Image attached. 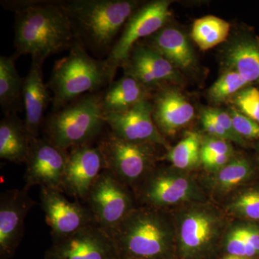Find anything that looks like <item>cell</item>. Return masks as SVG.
I'll return each instance as SVG.
<instances>
[{
	"instance_id": "obj_1",
	"label": "cell",
	"mask_w": 259,
	"mask_h": 259,
	"mask_svg": "<svg viewBox=\"0 0 259 259\" xmlns=\"http://www.w3.org/2000/svg\"><path fill=\"white\" fill-rule=\"evenodd\" d=\"M15 13L13 56L31 55L45 61L49 56L70 50L76 42L64 1H2Z\"/></svg>"
},
{
	"instance_id": "obj_2",
	"label": "cell",
	"mask_w": 259,
	"mask_h": 259,
	"mask_svg": "<svg viewBox=\"0 0 259 259\" xmlns=\"http://www.w3.org/2000/svg\"><path fill=\"white\" fill-rule=\"evenodd\" d=\"M76 40L94 57L106 59L141 3L135 0L64 1Z\"/></svg>"
},
{
	"instance_id": "obj_3",
	"label": "cell",
	"mask_w": 259,
	"mask_h": 259,
	"mask_svg": "<svg viewBox=\"0 0 259 259\" xmlns=\"http://www.w3.org/2000/svg\"><path fill=\"white\" fill-rule=\"evenodd\" d=\"M122 259H176L173 221L164 210L140 206L112 232Z\"/></svg>"
},
{
	"instance_id": "obj_4",
	"label": "cell",
	"mask_w": 259,
	"mask_h": 259,
	"mask_svg": "<svg viewBox=\"0 0 259 259\" xmlns=\"http://www.w3.org/2000/svg\"><path fill=\"white\" fill-rule=\"evenodd\" d=\"M113 81L105 59L90 55L76 40L69 54L56 61L47 83L53 95L52 111L87 94L101 92Z\"/></svg>"
},
{
	"instance_id": "obj_5",
	"label": "cell",
	"mask_w": 259,
	"mask_h": 259,
	"mask_svg": "<svg viewBox=\"0 0 259 259\" xmlns=\"http://www.w3.org/2000/svg\"><path fill=\"white\" fill-rule=\"evenodd\" d=\"M101 93L87 94L51 111L44 120L42 139L68 151L98 140L107 126Z\"/></svg>"
},
{
	"instance_id": "obj_6",
	"label": "cell",
	"mask_w": 259,
	"mask_h": 259,
	"mask_svg": "<svg viewBox=\"0 0 259 259\" xmlns=\"http://www.w3.org/2000/svg\"><path fill=\"white\" fill-rule=\"evenodd\" d=\"M176 258L211 259L219 252L226 223L223 214L205 202L185 206L173 221Z\"/></svg>"
},
{
	"instance_id": "obj_7",
	"label": "cell",
	"mask_w": 259,
	"mask_h": 259,
	"mask_svg": "<svg viewBox=\"0 0 259 259\" xmlns=\"http://www.w3.org/2000/svg\"><path fill=\"white\" fill-rule=\"evenodd\" d=\"M107 169L133 190L153 171L157 160L158 145L121 139L110 130L97 140Z\"/></svg>"
},
{
	"instance_id": "obj_8",
	"label": "cell",
	"mask_w": 259,
	"mask_h": 259,
	"mask_svg": "<svg viewBox=\"0 0 259 259\" xmlns=\"http://www.w3.org/2000/svg\"><path fill=\"white\" fill-rule=\"evenodd\" d=\"M141 206L164 210L179 204L205 202V195L193 178L175 168H158L134 190Z\"/></svg>"
},
{
	"instance_id": "obj_9",
	"label": "cell",
	"mask_w": 259,
	"mask_h": 259,
	"mask_svg": "<svg viewBox=\"0 0 259 259\" xmlns=\"http://www.w3.org/2000/svg\"><path fill=\"white\" fill-rule=\"evenodd\" d=\"M134 190L109 171L104 170L89 190L85 205L95 222L111 235L137 206Z\"/></svg>"
},
{
	"instance_id": "obj_10",
	"label": "cell",
	"mask_w": 259,
	"mask_h": 259,
	"mask_svg": "<svg viewBox=\"0 0 259 259\" xmlns=\"http://www.w3.org/2000/svg\"><path fill=\"white\" fill-rule=\"evenodd\" d=\"M172 2L156 0L139 6L124 25L105 62L115 78L130 51L142 38H147L166 26L171 16Z\"/></svg>"
},
{
	"instance_id": "obj_11",
	"label": "cell",
	"mask_w": 259,
	"mask_h": 259,
	"mask_svg": "<svg viewBox=\"0 0 259 259\" xmlns=\"http://www.w3.org/2000/svg\"><path fill=\"white\" fill-rule=\"evenodd\" d=\"M44 259H122L110 233L95 223L53 241Z\"/></svg>"
},
{
	"instance_id": "obj_12",
	"label": "cell",
	"mask_w": 259,
	"mask_h": 259,
	"mask_svg": "<svg viewBox=\"0 0 259 259\" xmlns=\"http://www.w3.org/2000/svg\"><path fill=\"white\" fill-rule=\"evenodd\" d=\"M69 151L54 146L47 140H32L25 164V185L30 190L34 186L63 192L62 185Z\"/></svg>"
},
{
	"instance_id": "obj_13",
	"label": "cell",
	"mask_w": 259,
	"mask_h": 259,
	"mask_svg": "<svg viewBox=\"0 0 259 259\" xmlns=\"http://www.w3.org/2000/svg\"><path fill=\"white\" fill-rule=\"evenodd\" d=\"M40 198L53 241L96 223L93 213L85 204L79 200L70 202L61 191L41 188Z\"/></svg>"
},
{
	"instance_id": "obj_14",
	"label": "cell",
	"mask_w": 259,
	"mask_h": 259,
	"mask_svg": "<svg viewBox=\"0 0 259 259\" xmlns=\"http://www.w3.org/2000/svg\"><path fill=\"white\" fill-rule=\"evenodd\" d=\"M28 190L13 189L0 195V258L14 255L25 232V220L35 205Z\"/></svg>"
},
{
	"instance_id": "obj_15",
	"label": "cell",
	"mask_w": 259,
	"mask_h": 259,
	"mask_svg": "<svg viewBox=\"0 0 259 259\" xmlns=\"http://www.w3.org/2000/svg\"><path fill=\"white\" fill-rule=\"evenodd\" d=\"M106 162L98 146L85 144L71 148L68 153L63 192L83 200L89 190L104 170Z\"/></svg>"
},
{
	"instance_id": "obj_16",
	"label": "cell",
	"mask_w": 259,
	"mask_h": 259,
	"mask_svg": "<svg viewBox=\"0 0 259 259\" xmlns=\"http://www.w3.org/2000/svg\"><path fill=\"white\" fill-rule=\"evenodd\" d=\"M151 100L140 102L125 111L105 115L108 129L116 136L125 141L150 143L168 148L166 139L162 136L153 121Z\"/></svg>"
},
{
	"instance_id": "obj_17",
	"label": "cell",
	"mask_w": 259,
	"mask_h": 259,
	"mask_svg": "<svg viewBox=\"0 0 259 259\" xmlns=\"http://www.w3.org/2000/svg\"><path fill=\"white\" fill-rule=\"evenodd\" d=\"M124 75L131 76L150 90L177 82L180 77L176 68L151 48L138 42L121 64Z\"/></svg>"
},
{
	"instance_id": "obj_18",
	"label": "cell",
	"mask_w": 259,
	"mask_h": 259,
	"mask_svg": "<svg viewBox=\"0 0 259 259\" xmlns=\"http://www.w3.org/2000/svg\"><path fill=\"white\" fill-rule=\"evenodd\" d=\"M44 61L32 59L28 74L23 78V105L25 123L32 140L39 139L45 120V112L53 97L44 82Z\"/></svg>"
},
{
	"instance_id": "obj_19",
	"label": "cell",
	"mask_w": 259,
	"mask_h": 259,
	"mask_svg": "<svg viewBox=\"0 0 259 259\" xmlns=\"http://www.w3.org/2000/svg\"><path fill=\"white\" fill-rule=\"evenodd\" d=\"M151 100L153 121L165 139L175 136L194 118V107L176 89H159Z\"/></svg>"
},
{
	"instance_id": "obj_20",
	"label": "cell",
	"mask_w": 259,
	"mask_h": 259,
	"mask_svg": "<svg viewBox=\"0 0 259 259\" xmlns=\"http://www.w3.org/2000/svg\"><path fill=\"white\" fill-rule=\"evenodd\" d=\"M144 45L161 54L175 68L189 69L195 63V55L184 32L172 27H163L145 40Z\"/></svg>"
},
{
	"instance_id": "obj_21",
	"label": "cell",
	"mask_w": 259,
	"mask_h": 259,
	"mask_svg": "<svg viewBox=\"0 0 259 259\" xmlns=\"http://www.w3.org/2000/svg\"><path fill=\"white\" fill-rule=\"evenodd\" d=\"M218 259H259V226L238 222L226 228Z\"/></svg>"
},
{
	"instance_id": "obj_22",
	"label": "cell",
	"mask_w": 259,
	"mask_h": 259,
	"mask_svg": "<svg viewBox=\"0 0 259 259\" xmlns=\"http://www.w3.org/2000/svg\"><path fill=\"white\" fill-rule=\"evenodd\" d=\"M151 90L131 76L124 75L113 81L101 93L104 114L125 111L136 104L153 98Z\"/></svg>"
},
{
	"instance_id": "obj_23",
	"label": "cell",
	"mask_w": 259,
	"mask_h": 259,
	"mask_svg": "<svg viewBox=\"0 0 259 259\" xmlns=\"http://www.w3.org/2000/svg\"><path fill=\"white\" fill-rule=\"evenodd\" d=\"M32 139L25 120L17 114L4 115L0 122V158L21 164L25 163Z\"/></svg>"
},
{
	"instance_id": "obj_24",
	"label": "cell",
	"mask_w": 259,
	"mask_h": 259,
	"mask_svg": "<svg viewBox=\"0 0 259 259\" xmlns=\"http://www.w3.org/2000/svg\"><path fill=\"white\" fill-rule=\"evenodd\" d=\"M14 56H0V106L4 115L23 111V78L15 67Z\"/></svg>"
},
{
	"instance_id": "obj_25",
	"label": "cell",
	"mask_w": 259,
	"mask_h": 259,
	"mask_svg": "<svg viewBox=\"0 0 259 259\" xmlns=\"http://www.w3.org/2000/svg\"><path fill=\"white\" fill-rule=\"evenodd\" d=\"M226 63L248 83L259 82V46L250 40L233 42L227 49Z\"/></svg>"
},
{
	"instance_id": "obj_26",
	"label": "cell",
	"mask_w": 259,
	"mask_h": 259,
	"mask_svg": "<svg viewBox=\"0 0 259 259\" xmlns=\"http://www.w3.org/2000/svg\"><path fill=\"white\" fill-rule=\"evenodd\" d=\"M253 175V166L248 158L233 157L221 169L212 173L209 185L216 193H228L249 180Z\"/></svg>"
},
{
	"instance_id": "obj_27",
	"label": "cell",
	"mask_w": 259,
	"mask_h": 259,
	"mask_svg": "<svg viewBox=\"0 0 259 259\" xmlns=\"http://www.w3.org/2000/svg\"><path fill=\"white\" fill-rule=\"evenodd\" d=\"M231 25L218 17L208 15L196 20L192 26V39L201 50L207 51L224 42L229 35Z\"/></svg>"
},
{
	"instance_id": "obj_28",
	"label": "cell",
	"mask_w": 259,
	"mask_h": 259,
	"mask_svg": "<svg viewBox=\"0 0 259 259\" xmlns=\"http://www.w3.org/2000/svg\"><path fill=\"white\" fill-rule=\"evenodd\" d=\"M202 136L197 133H188L177 146L169 148L166 159L174 168L180 171L192 169L202 163L201 159Z\"/></svg>"
},
{
	"instance_id": "obj_29",
	"label": "cell",
	"mask_w": 259,
	"mask_h": 259,
	"mask_svg": "<svg viewBox=\"0 0 259 259\" xmlns=\"http://www.w3.org/2000/svg\"><path fill=\"white\" fill-rule=\"evenodd\" d=\"M249 83L233 70H228L215 81L209 90V97L216 103L226 101L247 88Z\"/></svg>"
},
{
	"instance_id": "obj_30",
	"label": "cell",
	"mask_w": 259,
	"mask_h": 259,
	"mask_svg": "<svg viewBox=\"0 0 259 259\" xmlns=\"http://www.w3.org/2000/svg\"><path fill=\"white\" fill-rule=\"evenodd\" d=\"M228 212L246 221H259V188L243 191L227 205Z\"/></svg>"
},
{
	"instance_id": "obj_31",
	"label": "cell",
	"mask_w": 259,
	"mask_h": 259,
	"mask_svg": "<svg viewBox=\"0 0 259 259\" xmlns=\"http://www.w3.org/2000/svg\"><path fill=\"white\" fill-rule=\"evenodd\" d=\"M236 108L242 114L259 123V90L247 87L231 99Z\"/></svg>"
},
{
	"instance_id": "obj_32",
	"label": "cell",
	"mask_w": 259,
	"mask_h": 259,
	"mask_svg": "<svg viewBox=\"0 0 259 259\" xmlns=\"http://www.w3.org/2000/svg\"><path fill=\"white\" fill-rule=\"evenodd\" d=\"M236 132L243 139L259 140V123L232 107L229 112Z\"/></svg>"
},
{
	"instance_id": "obj_33",
	"label": "cell",
	"mask_w": 259,
	"mask_h": 259,
	"mask_svg": "<svg viewBox=\"0 0 259 259\" xmlns=\"http://www.w3.org/2000/svg\"><path fill=\"white\" fill-rule=\"evenodd\" d=\"M226 154L233 155V148L231 142L212 137L208 135L205 137H202L201 159L202 158Z\"/></svg>"
},
{
	"instance_id": "obj_34",
	"label": "cell",
	"mask_w": 259,
	"mask_h": 259,
	"mask_svg": "<svg viewBox=\"0 0 259 259\" xmlns=\"http://www.w3.org/2000/svg\"><path fill=\"white\" fill-rule=\"evenodd\" d=\"M205 111L212 117L213 120L219 124L230 135L233 142L242 145V146L245 145V140L238 134L235 129L233 120H232L229 112L215 108L205 109Z\"/></svg>"
},
{
	"instance_id": "obj_35",
	"label": "cell",
	"mask_w": 259,
	"mask_h": 259,
	"mask_svg": "<svg viewBox=\"0 0 259 259\" xmlns=\"http://www.w3.org/2000/svg\"><path fill=\"white\" fill-rule=\"evenodd\" d=\"M201 122H202L204 131L207 133L208 136L233 142L230 135L219 124L213 120L212 117L205 111V110L202 112V115H201Z\"/></svg>"
},
{
	"instance_id": "obj_36",
	"label": "cell",
	"mask_w": 259,
	"mask_h": 259,
	"mask_svg": "<svg viewBox=\"0 0 259 259\" xmlns=\"http://www.w3.org/2000/svg\"><path fill=\"white\" fill-rule=\"evenodd\" d=\"M233 158V155L232 154L202 158V164L207 171L211 173H214L226 166Z\"/></svg>"
},
{
	"instance_id": "obj_37",
	"label": "cell",
	"mask_w": 259,
	"mask_h": 259,
	"mask_svg": "<svg viewBox=\"0 0 259 259\" xmlns=\"http://www.w3.org/2000/svg\"><path fill=\"white\" fill-rule=\"evenodd\" d=\"M257 153H258V157L259 159V144L256 146Z\"/></svg>"
}]
</instances>
